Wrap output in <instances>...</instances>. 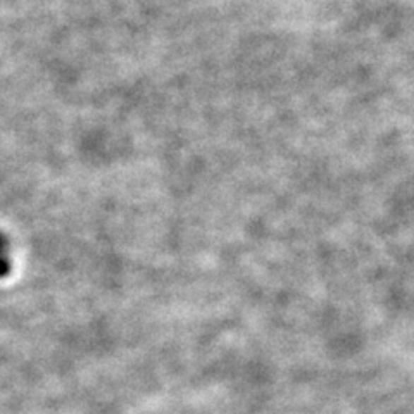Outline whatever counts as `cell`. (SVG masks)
I'll return each mask as SVG.
<instances>
[{
  "label": "cell",
  "instance_id": "1",
  "mask_svg": "<svg viewBox=\"0 0 414 414\" xmlns=\"http://www.w3.org/2000/svg\"><path fill=\"white\" fill-rule=\"evenodd\" d=\"M11 273V259H9V242L0 233V278Z\"/></svg>",
  "mask_w": 414,
  "mask_h": 414
}]
</instances>
